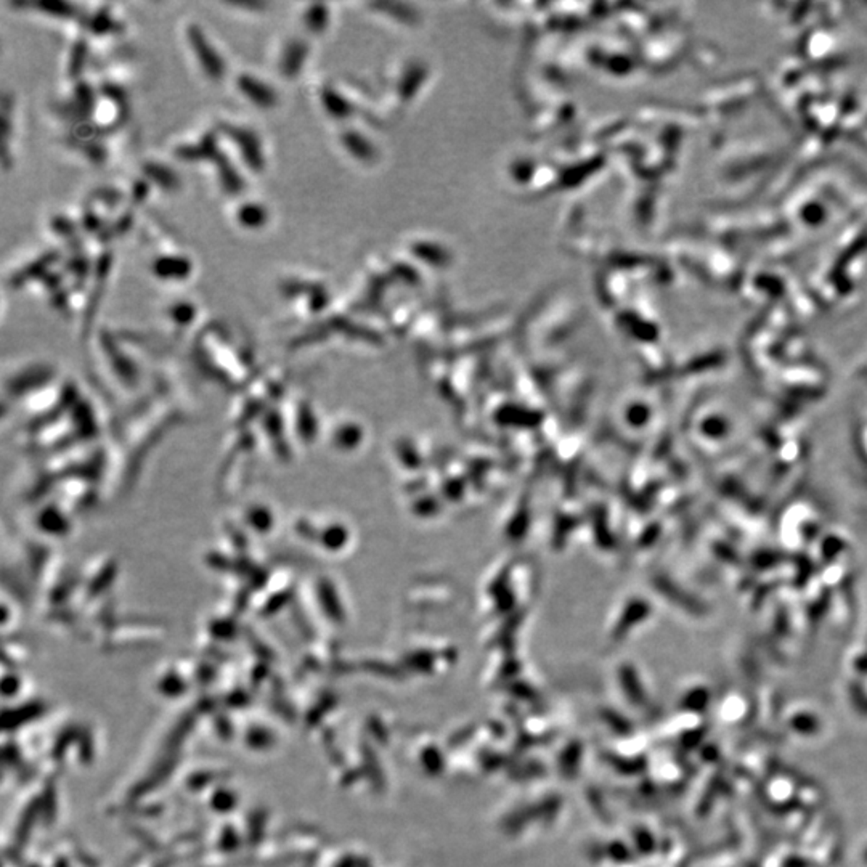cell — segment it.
Wrapping results in <instances>:
<instances>
[{"instance_id": "5bb4252c", "label": "cell", "mask_w": 867, "mask_h": 867, "mask_svg": "<svg viewBox=\"0 0 867 867\" xmlns=\"http://www.w3.org/2000/svg\"><path fill=\"white\" fill-rule=\"evenodd\" d=\"M165 317L175 327H188L196 317V305L191 301H187V299H180V301H175L169 305L168 310H165Z\"/></svg>"}, {"instance_id": "9a60e30c", "label": "cell", "mask_w": 867, "mask_h": 867, "mask_svg": "<svg viewBox=\"0 0 867 867\" xmlns=\"http://www.w3.org/2000/svg\"><path fill=\"white\" fill-rule=\"evenodd\" d=\"M50 228H52L53 233L58 235L60 238L69 240L79 233L81 225L74 224V222L66 215H55L53 219L50 220Z\"/></svg>"}, {"instance_id": "6da1fadb", "label": "cell", "mask_w": 867, "mask_h": 867, "mask_svg": "<svg viewBox=\"0 0 867 867\" xmlns=\"http://www.w3.org/2000/svg\"><path fill=\"white\" fill-rule=\"evenodd\" d=\"M183 36L190 53L204 78L210 82L224 81L227 76V60L214 43L212 37L207 34V31H204L197 21H188L185 24Z\"/></svg>"}, {"instance_id": "277c9868", "label": "cell", "mask_w": 867, "mask_h": 867, "mask_svg": "<svg viewBox=\"0 0 867 867\" xmlns=\"http://www.w3.org/2000/svg\"><path fill=\"white\" fill-rule=\"evenodd\" d=\"M195 270V264L187 254L161 252L150 262V272L159 282L180 283L188 279Z\"/></svg>"}, {"instance_id": "52a82bcc", "label": "cell", "mask_w": 867, "mask_h": 867, "mask_svg": "<svg viewBox=\"0 0 867 867\" xmlns=\"http://www.w3.org/2000/svg\"><path fill=\"white\" fill-rule=\"evenodd\" d=\"M58 259H60L58 251L53 250V251L43 252L37 259L31 260V262H28V264H24L20 270L11 273L9 283L11 284V288H21V286L28 284V282L42 279L48 272H52L50 269H52V267L58 262Z\"/></svg>"}, {"instance_id": "5b68a950", "label": "cell", "mask_w": 867, "mask_h": 867, "mask_svg": "<svg viewBox=\"0 0 867 867\" xmlns=\"http://www.w3.org/2000/svg\"><path fill=\"white\" fill-rule=\"evenodd\" d=\"M305 56H307V47L301 37H286L277 55V69L279 76L286 81H296L299 73L302 71Z\"/></svg>"}, {"instance_id": "30bf717a", "label": "cell", "mask_w": 867, "mask_h": 867, "mask_svg": "<svg viewBox=\"0 0 867 867\" xmlns=\"http://www.w3.org/2000/svg\"><path fill=\"white\" fill-rule=\"evenodd\" d=\"M82 24L92 36H108L118 34L123 29V23L118 16L113 15L110 5H101L98 10H93L87 16H82Z\"/></svg>"}, {"instance_id": "2e32d148", "label": "cell", "mask_w": 867, "mask_h": 867, "mask_svg": "<svg viewBox=\"0 0 867 867\" xmlns=\"http://www.w3.org/2000/svg\"><path fill=\"white\" fill-rule=\"evenodd\" d=\"M705 431H707V433H709V436H713V437L723 436V433L726 432V423H724L723 419H718V418L709 419V421H707Z\"/></svg>"}, {"instance_id": "ba28073f", "label": "cell", "mask_w": 867, "mask_h": 867, "mask_svg": "<svg viewBox=\"0 0 867 867\" xmlns=\"http://www.w3.org/2000/svg\"><path fill=\"white\" fill-rule=\"evenodd\" d=\"M140 170H142V177L148 180L151 187H158L164 191H177L180 188V175L177 174L175 169H172V165L163 161L146 159L140 165Z\"/></svg>"}, {"instance_id": "3957f363", "label": "cell", "mask_w": 867, "mask_h": 867, "mask_svg": "<svg viewBox=\"0 0 867 867\" xmlns=\"http://www.w3.org/2000/svg\"><path fill=\"white\" fill-rule=\"evenodd\" d=\"M235 87H237L241 97L250 101L254 108H259V110L269 111L279 103V93L277 92V88L269 81L262 79L254 73H238L237 78H235Z\"/></svg>"}, {"instance_id": "4fadbf2b", "label": "cell", "mask_w": 867, "mask_h": 867, "mask_svg": "<svg viewBox=\"0 0 867 867\" xmlns=\"http://www.w3.org/2000/svg\"><path fill=\"white\" fill-rule=\"evenodd\" d=\"M86 60H87V41L84 36H81L74 41L71 48H69V56H68V78L69 79H79L82 69H84V66H86Z\"/></svg>"}, {"instance_id": "8992f818", "label": "cell", "mask_w": 867, "mask_h": 867, "mask_svg": "<svg viewBox=\"0 0 867 867\" xmlns=\"http://www.w3.org/2000/svg\"><path fill=\"white\" fill-rule=\"evenodd\" d=\"M209 163L214 165V174L217 177L219 188L228 196L241 195V191L246 188V180L235 163L222 150V146Z\"/></svg>"}, {"instance_id": "9c48e42d", "label": "cell", "mask_w": 867, "mask_h": 867, "mask_svg": "<svg viewBox=\"0 0 867 867\" xmlns=\"http://www.w3.org/2000/svg\"><path fill=\"white\" fill-rule=\"evenodd\" d=\"M235 222L245 230L256 232L267 227L270 220V210L264 202L246 200L241 201L235 209Z\"/></svg>"}, {"instance_id": "7a4b0ae2", "label": "cell", "mask_w": 867, "mask_h": 867, "mask_svg": "<svg viewBox=\"0 0 867 867\" xmlns=\"http://www.w3.org/2000/svg\"><path fill=\"white\" fill-rule=\"evenodd\" d=\"M217 132L222 138L228 140L233 145L235 151L238 153L241 161L246 164V168L254 174H260L265 169L267 159L264 153L262 138L259 132L246 124L235 123V120L222 119L217 123Z\"/></svg>"}, {"instance_id": "e0dca14e", "label": "cell", "mask_w": 867, "mask_h": 867, "mask_svg": "<svg viewBox=\"0 0 867 867\" xmlns=\"http://www.w3.org/2000/svg\"><path fill=\"white\" fill-rule=\"evenodd\" d=\"M864 665H867V655H866V659H864Z\"/></svg>"}, {"instance_id": "8fae6325", "label": "cell", "mask_w": 867, "mask_h": 867, "mask_svg": "<svg viewBox=\"0 0 867 867\" xmlns=\"http://www.w3.org/2000/svg\"><path fill=\"white\" fill-rule=\"evenodd\" d=\"M14 110H15V100L11 97L10 93H4L2 97V163H4V169H9L11 164V155H10V143H11V133H14Z\"/></svg>"}, {"instance_id": "7c38bea8", "label": "cell", "mask_w": 867, "mask_h": 867, "mask_svg": "<svg viewBox=\"0 0 867 867\" xmlns=\"http://www.w3.org/2000/svg\"><path fill=\"white\" fill-rule=\"evenodd\" d=\"M29 7L36 9L47 16L56 18V20H73V18L81 16L78 5L69 2H37L31 4Z\"/></svg>"}]
</instances>
